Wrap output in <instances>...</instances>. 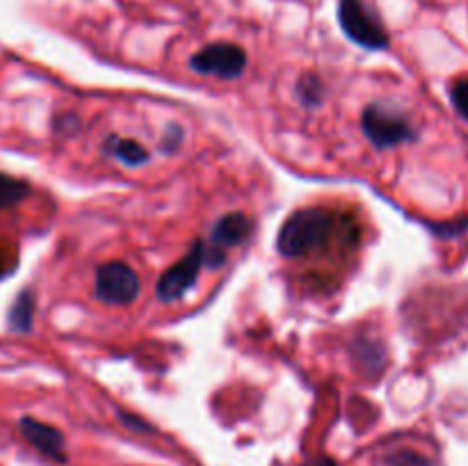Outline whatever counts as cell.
<instances>
[{"label": "cell", "mask_w": 468, "mask_h": 466, "mask_svg": "<svg viewBox=\"0 0 468 466\" xmlns=\"http://www.w3.org/2000/svg\"><path fill=\"white\" fill-rule=\"evenodd\" d=\"M359 240V231L352 219L341 217L334 210L314 206L292 213L279 228L277 247L286 259H302L327 249L336 240Z\"/></svg>", "instance_id": "6da1fadb"}, {"label": "cell", "mask_w": 468, "mask_h": 466, "mask_svg": "<svg viewBox=\"0 0 468 466\" xmlns=\"http://www.w3.org/2000/svg\"><path fill=\"white\" fill-rule=\"evenodd\" d=\"M361 128L378 149H391V146L416 140V131L407 114L388 105H368L361 114Z\"/></svg>", "instance_id": "7a4b0ae2"}, {"label": "cell", "mask_w": 468, "mask_h": 466, "mask_svg": "<svg viewBox=\"0 0 468 466\" xmlns=\"http://www.w3.org/2000/svg\"><path fill=\"white\" fill-rule=\"evenodd\" d=\"M338 23L343 32L355 44L368 50H384L388 46V35L379 18L366 7L364 0H341L338 3Z\"/></svg>", "instance_id": "3957f363"}, {"label": "cell", "mask_w": 468, "mask_h": 466, "mask_svg": "<svg viewBox=\"0 0 468 466\" xmlns=\"http://www.w3.org/2000/svg\"><path fill=\"white\" fill-rule=\"evenodd\" d=\"M140 295V279L135 270L122 260H110L96 270V297L105 304L128 306Z\"/></svg>", "instance_id": "277c9868"}, {"label": "cell", "mask_w": 468, "mask_h": 466, "mask_svg": "<svg viewBox=\"0 0 468 466\" xmlns=\"http://www.w3.org/2000/svg\"><path fill=\"white\" fill-rule=\"evenodd\" d=\"M204 249L206 242L197 240L195 245L190 247V251L158 279L155 292H158L160 300L176 302L192 291V286H195L197 279H199L201 265H204Z\"/></svg>", "instance_id": "5b68a950"}, {"label": "cell", "mask_w": 468, "mask_h": 466, "mask_svg": "<svg viewBox=\"0 0 468 466\" xmlns=\"http://www.w3.org/2000/svg\"><path fill=\"white\" fill-rule=\"evenodd\" d=\"M190 67L204 76H218L229 80V78L242 76V71L247 69V53L240 46L218 41V44L206 46L204 50L192 55Z\"/></svg>", "instance_id": "8992f818"}, {"label": "cell", "mask_w": 468, "mask_h": 466, "mask_svg": "<svg viewBox=\"0 0 468 466\" xmlns=\"http://www.w3.org/2000/svg\"><path fill=\"white\" fill-rule=\"evenodd\" d=\"M251 222L245 213H229L215 224L210 233V245L204 249V265L219 268L227 260L229 247H238L250 238Z\"/></svg>", "instance_id": "52a82bcc"}, {"label": "cell", "mask_w": 468, "mask_h": 466, "mask_svg": "<svg viewBox=\"0 0 468 466\" xmlns=\"http://www.w3.org/2000/svg\"><path fill=\"white\" fill-rule=\"evenodd\" d=\"M18 429H21V434L26 437V441L30 443L32 448H37L41 455L50 457V460L55 461L67 460V455H64V437L59 429L53 428V425H46L41 423V420L26 416V418H21V423H18Z\"/></svg>", "instance_id": "ba28073f"}, {"label": "cell", "mask_w": 468, "mask_h": 466, "mask_svg": "<svg viewBox=\"0 0 468 466\" xmlns=\"http://www.w3.org/2000/svg\"><path fill=\"white\" fill-rule=\"evenodd\" d=\"M108 151L119 158L122 163L131 164V167H137V164H144L149 160V151L135 140H123V137L112 135L108 140Z\"/></svg>", "instance_id": "9c48e42d"}, {"label": "cell", "mask_w": 468, "mask_h": 466, "mask_svg": "<svg viewBox=\"0 0 468 466\" xmlns=\"http://www.w3.org/2000/svg\"><path fill=\"white\" fill-rule=\"evenodd\" d=\"M32 320H35V297L30 291H23L9 311V327L16 332H30Z\"/></svg>", "instance_id": "30bf717a"}, {"label": "cell", "mask_w": 468, "mask_h": 466, "mask_svg": "<svg viewBox=\"0 0 468 466\" xmlns=\"http://www.w3.org/2000/svg\"><path fill=\"white\" fill-rule=\"evenodd\" d=\"M30 192V185L26 181L7 176L0 172V208H12V206L21 204Z\"/></svg>", "instance_id": "8fae6325"}, {"label": "cell", "mask_w": 468, "mask_h": 466, "mask_svg": "<svg viewBox=\"0 0 468 466\" xmlns=\"http://www.w3.org/2000/svg\"><path fill=\"white\" fill-rule=\"evenodd\" d=\"M297 94H300L302 103L309 105V108H315L323 101V82H320L318 76H304L300 80V87H297Z\"/></svg>", "instance_id": "7c38bea8"}, {"label": "cell", "mask_w": 468, "mask_h": 466, "mask_svg": "<svg viewBox=\"0 0 468 466\" xmlns=\"http://www.w3.org/2000/svg\"><path fill=\"white\" fill-rule=\"evenodd\" d=\"M384 466H434V464L428 460V457H423V455H419V452L402 448V450L391 452V455L384 460Z\"/></svg>", "instance_id": "4fadbf2b"}, {"label": "cell", "mask_w": 468, "mask_h": 466, "mask_svg": "<svg viewBox=\"0 0 468 466\" xmlns=\"http://www.w3.org/2000/svg\"><path fill=\"white\" fill-rule=\"evenodd\" d=\"M451 101L455 112L460 114L464 122H468V78H460L455 85L451 87Z\"/></svg>", "instance_id": "5bb4252c"}, {"label": "cell", "mask_w": 468, "mask_h": 466, "mask_svg": "<svg viewBox=\"0 0 468 466\" xmlns=\"http://www.w3.org/2000/svg\"><path fill=\"white\" fill-rule=\"evenodd\" d=\"M302 466H336V461L329 460V457H315V460L304 461Z\"/></svg>", "instance_id": "9a60e30c"}, {"label": "cell", "mask_w": 468, "mask_h": 466, "mask_svg": "<svg viewBox=\"0 0 468 466\" xmlns=\"http://www.w3.org/2000/svg\"><path fill=\"white\" fill-rule=\"evenodd\" d=\"M122 420H123V423L131 425V428H135V429H151V428H146L144 420H135V418H131V414H122Z\"/></svg>", "instance_id": "2e32d148"}]
</instances>
